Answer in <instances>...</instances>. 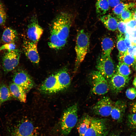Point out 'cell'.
<instances>
[{"label": "cell", "mask_w": 136, "mask_h": 136, "mask_svg": "<svg viewBox=\"0 0 136 136\" xmlns=\"http://www.w3.org/2000/svg\"><path fill=\"white\" fill-rule=\"evenodd\" d=\"M74 18L73 15L67 11L61 12L56 15L50 27V36L48 43L50 48L58 50L65 46Z\"/></svg>", "instance_id": "6da1fadb"}, {"label": "cell", "mask_w": 136, "mask_h": 136, "mask_svg": "<svg viewBox=\"0 0 136 136\" xmlns=\"http://www.w3.org/2000/svg\"><path fill=\"white\" fill-rule=\"evenodd\" d=\"M4 131L5 136H37L32 123L16 114L7 119Z\"/></svg>", "instance_id": "7a4b0ae2"}, {"label": "cell", "mask_w": 136, "mask_h": 136, "mask_svg": "<svg viewBox=\"0 0 136 136\" xmlns=\"http://www.w3.org/2000/svg\"><path fill=\"white\" fill-rule=\"evenodd\" d=\"M90 36L88 34L82 29L78 33L75 50L76 57L75 61V69L78 68L84 59L89 49Z\"/></svg>", "instance_id": "3957f363"}, {"label": "cell", "mask_w": 136, "mask_h": 136, "mask_svg": "<svg viewBox=\"0 0 136 136\" xmlns=\"http://www.w3.org/2000/svg\"><path fill=\"white\" fill-rule=\"evenodd\" d=\"M78 105L74 104L64 111L60 120L61 133L68 135L76 125L78 121Z\"/></svg>", "instance_id": "277c9868"}, {"label": "cell", "mask_w": 136, "mask_h": 136, "mask_svg": "<svg viewBox=\"0 0 136 136\" xmlns=\"http://www.w3.org/2000/svg\"><path fill=\"white\" fill-rule=\"evenodd\" d=\"M89 79L91 91L94 94L101 95L108 92L110 88L107 80L98 71L91 72Z\"/></svg>", "instance_id": "5b68a950"}, {"label": "cell", "mask_w": 136, "mask_h": 136, "mask_svg": "<svg viewBox=\"0 0 136 136\" xmlns=\"http://www.w3.org/2000/svg\"><path fill=\"white\" fill-rule=\"evenodd\" d=\"M96 67L107 80H109L115 73V65L111 56L106 57L101 54L97 61Z\"/></svg>", "instance_id": "8992f818"}, {"label": "cell", "mask_w": 136, "mask_h": 136, "mask_svg": "<svg viewBox=\"0 0 136 136\" xmlns=\"http://www.w3.org/2000/svg\"><path fill=\"white\" fill-rule=\"evenodd\" d=\"M109 132L105 119L93 118L90 126L84 136H107Z\"/></svg>", "instance_id": "52a82bcc"}, {"label": "cell", "mask_w": 136, "mask_h": 136, "mask_svg": "<svg viewBox=\"0 0 136 136\" xmlns=\"http://www.w3.org/2000/svg\"><path fill=\"white\" fill-rule=\"evenodd\" d=\"M21 54L20 50L15 49L5 53L2 57L4 71L7 73L14 69L18 65Z\"/></svg>", "instance_id": "ba28073f"}, {"label": "cell", "mask_w": 136, "mask_h": 136, "mask_svg": "<svg viewBox=\"0 0 136 136\" xmlns=\"http://www.w3.org/2000/svg\"><path fill=\"white\" fill-rule=\"evenodd\" d=\"M13 82L23 88L26 93L33 86L34 83L31 78L25 71L18 69L13 76Z\"/></svg>", "instance_id": "9c48e42d"}, {"label": "cell", "mask_w": 136, "mask_h": 136, "mask_svg": "<svg viewBox=\"0 0 136 136\" xmlns=\"http://www.w3.org/2000/svg\"><path fill=\"white\" fill-rule=\"evenodd\" d=\"M43 31L42 28L39 24L36 14L33 15L27 27L26 33L28 40L34 43L37 44Z\"/></svg>", "instance_id": "30bf717a"}, {"label": "cell", "mask_w": 136, "mask_h": 136, "mask_svg": "<svg viewBox=\"0 0 136 136\" xmlns=\"http://www.w3.org/2000/svg\"><path fill=\"white\" fill-rule=\"evenodd\" d=\"M114 103L109 97H104L99 100L93 106L92 109L96 115L106 117L110 115Z\"/></svg>", "instance_id": "8fae6325"}, {"label": "cell", "mask_w": 136, "mask_h": 136, "mask_svg": "<svg viewBox=\"0 0 136 136\" xmlns=\"http://www.w3.org/2000/svg\"><path fill=\"white\" fill-rule=\"evenodd\" d=\"M22 46L24 53L29 60L34 63L38 64L40 59L37 44L27 40L24 41Z\"/></svg>", "instance_id": "7c38bea8"}, {"label": "cell", "mask_w": 136, "mask_h": 136, "mask_svg": "<svg viewBox=\"0 0 136 136\" xmlns=\"http://www.w3.org/2000/svg\"><path fill=\"white\" fill-rule=\"evenodd\" d=\"M129 80V77H125L116 73L109 80L110 88L112 92L118 93L125 87Z\"/></svg>", "instance_id": "4fadbf2b"}, {"label": "cell", "mask_w": 136, "mask_h": 136, "mask_svg": "<svg viewBox=\"0 0 136 136\" xmlns=\"http://www.w3.org/2000/svg\"><path fill=\"white\" fill-rule=\"evenodd\" d=\"M40 90L46 93H52L60 91L56 74L48 77L41 85Z\"/></svg>", "instance_id": "5bb4252c"}, {"label": "cell", "mask_w": 136, "mask_h": 136, "mask_svg": "<svg viewBox=\"0 0 136 136\" xmlns=\"http://www.w3.org/2000/svg\"><path fill=\"white\" fill-rule=\"evenodd\" d=\"M126 107V105L123 101L119 100L114 103L110 114L112 118L117 122H121Z\"/></svg>", "instance_id": "9a60e30c"}, {"label": "cell", "mask_w": 136, "mask_h": 136, "mask_svg": "<svg viewBox=\"0 0 136 136\" xmlns=\"http://www.w3.org/2000/svg\"><path fill=\"white\" fill-rule=\"evenodd\" d=\"M56 75L60 91L68 88L71 83V79L66 69H62Z\"/></svg>", "instance_id": "2e32d148"}, {"label": "cell", "mask_w": 136, "mask_h": 136, "mask_svg": "<svg viewBox=\"0 0 136 136\" xmlns=\"http://www.w3.org/2000/svg\"><path fill=\"white\" fill-rule=\"evenodd\" d=\"M9 87L13 97L21 102H26L27 93L23 88L13 82L10 83Z\"/></svg>", "instance_id": "e0dca14e"}, {"label": "cell", "mask_w": 136, "mask_h": 136, "mask_svg": "<svg viewBox=\"0 0 136 136\" xmlns=\"http://www.w3.org/2000/svg\"><path fill=\"white\" fill-rule=\"evenodd\" d=\"M100 19L105 27L109 30L114 31L117 29V19L111 14L104 15L100 17Z\"/></svg>", "instance_id": "ac0fdd59"}, {"label": "cell", "mask_w": 136, "mask_h": 136, "mask_svg": "<svg viewBox=\"0 0 136 136\" xmlns=\"http://www.w3.org/2000/svg\"><path fill=\"white\" fill-rule=\"evenodd\" d=\"M92 118L87 115L83 116L80 120L77 126L79 136H84L90 126Z\"/></svg>", "instance_id": "d6986e66"}, {"label": "cell", "mask_w": 136, "mask_h": 136, "mask_svg": "<svg viewBox=\"0 0 136 136\" xmlns=\"http://www.w3.org/2000/svg\"><path fill=\"white\" fill-rule=\"evenodd\" d=\"M18 39V34L17 31L10 27L5 29L2 37V41L6 43H14Z\"/></svg>", "instance_id": "ffe728a7"}, {"label": "cell", "mask_w": 136, "mask_h": 136, "mask_svg": "<svg viewBox=\"0 0 136 136\" xmlns=\"http://www.w3.org/2000/svg\"><path fill=\"white\" fill-rule=\"evenodd\" d=\"M101 45L103 52L102 54L105 57L110 56L114 46L112 39L108 37L104 38L102 41Z\"/></svg>", "instance_id": "44dd1931"}, {"label": "cell", "mask_w": 136, "mask_h": 136, "mask_svg": "<svg viewBox=\"0 0 136 136\" xmlns=\"http://www.w3.org/2000/svg\"><path fill=\"white\" fill-rule=\"evenodd\" d=\"M95 7L97 14L101 17L106 13L110 6L107 0H97Z\"/></svg>", "instance_id": "7402d4cb"}, {"label": "cell", "mask_w": 136, "mask_h": 136, "mask_svg": "<svg viewBox=\"0 0 136 136\" xmlns=\"http://www.w3.org/2000/svg\"><path fill=\"white\" fill-rule=\"evenodd\" d=\"M13 96L9 88L4 84L0 85V99L1 103L10 100Z\"/></svg>", "instance_id": "603a6c76"}, {"label": "cell", "mask_w": 136, "mask_h": 136, "mask_svg": "<svg viewBox=\"0 0 136 136\" xmlns=\"http://www.w3.org/2000/svg\"><path fill=\"white\" fill-rule=\"evenodd\" d=\"M135 6L133 3H125L122 2L113 8V12L115 16L119 18L122 12L124 10L133 8Z\"/></svg>", "instance_id": "cb8c5ba5"}, {"label": "cell", "mask_w": 136, "mask_h": 136, "mask_svg": "<svg viewBox=\"0 0 136 136\" xmlns=\"http://www.w3.org/2000/svg\"><path fill=\"white\" fill-rule=\"evenodd\" d=\"M117 46L119 52L118 56L123 55L128 52V48L124 42V37L120 33L117 36Z\"/></svg>", "instance_id": "d4e9b609"}, {"label": "cell", "mask_w": 136, "mask_h": 136, "mask_svg": "<svg viewBox=\"0 0 136 136\" xmlns=\"http://www.w3.org/2000/svg\"><path fill=\"white\" fill-rule=\"evenodd\" d=\"M118 57L119 61L129 66H134L136 63V56L130 54L128 52Z\"/></svg>", "instance_id": "484cf974"}, {"label": "cell", "mask_w": 136, "mask_h": 136, "mask_svg": "<svg viewBox=\"0 0 136 136\" xmlns=\"http://www.w3.org/2000/svg\"><path fill=\"white\" fill-rule=\"evenodd\" d=\"M116 73L125 77H129L131 71L129 66L119 61L117 66Z\"/></svg>", "instance_id": "4316f807"}, {"label": "cell", "mask_w": 136, "mask_h": 136, "mask_svg": "<svg viewBox=\"0 0 136 136\" xmlns=\"http://www.w3.org/2000/svg\"><path fill=\"white\" fill-rule=\"evenodd\" d=\"M125 23L132 19V11L129 9L124 10L121 13L119 18Z\"/></svg>", "instance_id": "83f0119b"}, {"label": "cell", "mask_w": 136, "mask_h": 136, "mask_svg": "<svg viewBox=\"0 0 136 136\" xmlns=\"http://www.w3.org/2000/svg\"><path fill=\"white\" fill-rule=\"evenodd\" d=\"M128 125L130 127L136 128V113L129 114L127 117Z\"/></svg>", "instance_id": "f1b7e54d"}, {"label": "cell", "mask_w": 136, "mask_h": 136, "mask_svg": "<svg viewBox=\"0 0 136 136\" xmlns=\"http://www.w3.org/2000/svg\"><path fill=\"white\" fill-rule=\"evenodd\" d=\"M126 95L128 99L132 100L136 97V89L134 87H130L127 89L125 92Z\"/></svg>", "instance_id": "f546056e"}, {"label": "cell", "mask_w": 136, "mask_h": 136, "mask_svg": "<svg viewBox=\"0 0 136 136\" xmlns=\"http://www.w3.org/2000/svg\"><path fill=\"white\" fill-rule=\"evenodd\" d=\"M117 29L120 33L124 34L127 32V27L126 24L122 20L118 22Z\"/></svg>", "instance_id": "4dcf8cb0"}, {"label": "cell", "mask_w": 136, "mask_h": 136, "mask_svg": "<svg viewBox=\"0 0 136 136\" xmlns=\"http://www.w3.org/2000/svg\"><path fill=\"white\" fill-rule=\"evenodd\" d=\"M16 45L14 43H6L0 46V50L1 51L6 49L8 51H11L16 49Z\"/></svg>", "instance_id": "1f68e13d"}, {"label": "cell", "mask_w": 136, "mask_h": 136, "mask_svg": "<svg viewBox=\"0 0 136 136\" xmlns=\"http://www.w3.org/2000/svg\"><path fill=\"white\" fill-rule=\"evenodd\" d=\"M6 18V14L4 8L0 10V25L5 23Z\"/></svg>", "instance_id": "d6a6232c"}, {"label": "cell", "mask_w": 136, "mask_h": 136, "mask_svg": "<svg viewBox=\"0 0 136 136\" xmlns=\"http://www.w3.org/2000/svg\"><path fill=\"white\" fill-rule=\"evenodd\" d=\"M110 7L114 8L120 3L123 2V0H107Z\"/></svg>", "instance_id": "836d02e7"}, {"label": "cell", "mask_w": 136, "mask_h": 136, "mask_svg": "<svg viewBox=\"0 0 136 136\" xmlns=\"http://www.w3.org/2000/svg\"><path fill=\"white\" fill-rule=\"evenodd\" d=\"M126 24L127 27L136 29V20L132 19Z\"/></svg>", "instance_id": "e575fe53"}, {"label": "cell", "mask_w": 136, "mask_h": 136, "mask_svg": "<svg viewBox=\"0 0 136 136\" xmlns=\"http://www.w3.org/2000/svg\"><path fill=\"white\" fill-rule=\"evenodd\" d=\"M136 50V43L131 42V46L129 48H128V52L130 54L134 55Z\"/></svg>", "instance_id": "d590c367"}, {"label": "cell", "mask_w": 136, "mask_h": 136, "mask_svg": "<svg viewBox=\"0 0 136 136\" xmlns=\"http://www.w3.org/2000/svg\"><path fill=\"white\" fill-rule=\"evenodd\" d=\"M124 40L125 44L128 48L131 46V42L129 39L124 37Z\"/></svg>", "instance_id": "8d00e7d4"}, {"label": "cell", "mask_w": 136, "mask_h": 136, "mask_svg": "<svg viewBox=\"0 0 136 136\" xmlns=\"http://www.w3.org/2000/svg\"><path fill=\"white\" fill-rule=\"evenodd\" d=\"M131 111L132 113H136V101L132 105L131 108Z\"/></svg>", "instance_id": "74e56055"}, {"label": "cell", "mask_w": 136, "mask_h": 136, "mask_svg": "<svg viewBox=\"0 0 136 136\" xmlns=\"http://www.w3.org/2000/svg\"><path fill=\"white\" fill-rule=\"evenodd\" d=\"M132 19L136 20V9L132 11Z\"/></svg>", "instance_id": "f35d334b"}, {"label": "cell", "mask_w": 136, "mask_h": 136, "mask_svg": "<svg viewBox=\"0 0 136 136\" xmlns=\"http://www.w3.org/2000/svg\"><path fill=\"white\" fill-rule=\"evenodd\" d=\"M131 34L132 37L136 38V29L132 31Z\"/></svg>", "instance_id": "ab89813d"}, {"label": "cell", "mask_w": 136, "mask_h": 136, "mask_svg": "<svg viewBox=\"0 0 136 136\" xmlns=\"http://www.w3.org/2000/svg\"><path fill=\"white\" fill-rule=\"evenodd\" d=\"M124 37L129 39V35L128 32H126L124 34Z\"/></svg>", "instance_id": "60d3db41"}, {"label": "cell", "mask_w": 136, "mask_h": 136, "mask_svg": "<svg viewBox=\"0 0 136 136\" xmlns=\"http://www.w3.org/2000/svg\"><path fill=\"white\" fill-rule=\"evenodd\" d=\"M133 84L135 87L136 88V77L134 78L133 81Z\"/></svg>", "instance_id": "b9f144b4"}, {"label": "cell", "mask_w": 136, "mask_h": 136, "mask_svg": "<svg viewBox=\"0 0 136 136\" xmlns=\"http://www.w3.org/2000/svg\"><path fill=\"white\" fill-rule=\"evenodd\" d=\"M4 8L3 4L0 1V10Z\"/></svg>", "instance_id": "7bdbcfd3"}, {"label": "cell", "mask_w": 136, "mask_h": 136, "mask_svg": "<svg viewBox=\"0 0 136 136\" xmlns=\"http://www.w3.org/2000/svg\"><path fill=\"white\" fill-rule=\"evenodd\" d=\"M131 136H136V133L132 134Z\"/></svg>", "instance_id": "ee69618b"}, {"label": "cell", "mask_w": 136, "mask_h": 136, "mask_svg": "<svg viewBox=\"0 0 136 136\" xmlns=\"http://www.w3.org/2000/svg\"><path fill=\"white\" fill-rule=\"evenodd\" d=\"M109 136H120L119 135H110Z\"/></svg>", "instance_id": "f6af8a7d"}, {"label": "cell", "mask_w": 136, "mask_h": 136, "mask_svg": "<svg viewBox=\"0 0 136 136\" xmlns=\"http://www.w3.org/2000/svg\"><path fill=\"white\" fill-rule=\"evenodd\" d=\"M135 70L136 71V63L135 64Z\"/></svg>", "instance_id": "bcb514c9"}, {"label": "cell", "mask_w": 136, "mask_h": 136, "mask_svg": "<svg viewBox=\"0 0 136 136\" xmlns=\"http://www.w3.org/2000/svg\"><path fill=\"white\" fill-rule=\"evenodd\" d=\"M2 104V103H1V101L0 99V106Z\"/></svg>", "instance_id": "7dc6e473"}, {"label": "cell", "mask_w": 136, "mask_h": 136, "mask_svg": "<svg viewBox=\"0 0 136 136\" xmlns=\"http://www.w3.org/2000/svg\"><path fill=\"white\" fill-rule=\"evenodd\" d=\"M133 0V1H136V0Z\"/></svg>", "instance_id": "c3c4849f"}, {"label": "cell", "mask_w": 136, "mask_h": 136, "mask_svg": "<svg viewBox=\"0 0 136 136\" xmlns=\"http://www.w3.org/2000/svg\"><path fill=\"white\" fill-rule=\"evenodd\" d=\"M1 51L0 50V51Z\"/></svg>", "instance_id": "681fc988"}]
</instances>
